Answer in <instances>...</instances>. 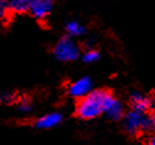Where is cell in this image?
Returning <instances> with one entry per match:
<instances>
[{"label":"cell","mask_w":155,"mask_h":145,"mask_svg":"<svg viewBox=\"0 0 155 145\" xmlns=\"http://www.w3.org/2000/svg\"><path fill=\"white\" fill-rule=\"evenodd\" d=\"M104 114H106L110 119L112 120H120L123 118L124 116V108L123 105L113 95H111L108 92L107 97H106V102H105V111Z\"/></svg>","instance_id":"6"},{"label":"cell","mask_w":155,"mask_h":145,"mask_svg":"<svg viewBox=\"0 0 155 145\" xmlns=\"http://www.w3.org/2000/svg\"><path fill=\"white\" fill-rule=\"evenodd\" d=\"M108 92L104 90H92L89 95L80 98L76 106V114L81 119H94L104 113L105 102Z\"/></svg>","instance_id":"1"},{"label":"cell","mask_w":155,"mask_h":145,"mask_svg":"<svg viewBox=\"0 0 155 145\" xmlns=\"http://www.w3.org/2000/svg\"><path fill=\"white\" fill-rule=\"evenodd\" d=\"M147 145H155V133L150 137V139L148 140V144Z\"/></svg>","instance_id":"16"},{"label":"cell","mask_w":155,"mask_h":145,"mask_svg":"<svg viewBox=\"0 0 155 145\" xmlns=\"http://www.w3.org/2000/svg\"><path fill=\"white\" fill-rule=\"evenodd\" d=\"M17 110L20 111L21 113H28L32 110V105H31V102L27 98H21V100H18V102H17Z\"/></svg>","instance_id":"13"},{"label":"cell","mask_w":155,"mask_h":145,"mask_svg":"<svg viewBox=\"0 0 155 145\" xmlns=\"http://www.w3.org/2000/svg\"><path fill=\"white\" fill-rule=\"evenodd\" d=\"M54 6L53 0H30L28 12L36 20H45L52 12Z\"/></svg>","instance_id":"5"},{"label":"cell","mask_w":155,"mask_h":145,"mask_svg":"<svg viewBox=\"0 0 155 145\" xmlns=\"http://www.w3.org/2000/svg\"><path fill=\"white\" fill-rule=\"evenodd\" d=\"M143 132L145 133H155V114L154 113H149L144 116V120H143Z\"/></svg>","instance_id":"12"},{"label":"cell","mask_w":155,"mask_h":145,"mask_svg":"<svg viewBox=\"0 0 155 145\" xmlns=\"http://www.w3.org/2000/svg\"><path fill=\"white\" fill-rule=\"evenodd\" d=\"M64 28H65L67 35L69 37H71V38L81 37V36H84L86 33L85 26L81 22L78 21V20H69V21H67Z\"/></svg>","instance_id":"9"},{"label":"cell","mask_w":155,"mask_h":145,"mask_svg":"<svg viewBox=\"0 0 155 145\" xmlns=\"http://www.w3.org/2000/svg\"><path fill=\"white\" fill-rule=\"evenodd\" d=\"M92 86H94L92 80L87 76H84V77H80V79L75 80L74 82H71L68 87V92L71 97L80 100L92 91Z\"/></svg>","instance_id":"4"},{"label":"cell","mask_w":155,"mask_h":145,"mask_svg":"<svg viewBox=\"0 0 155 145\" xmlns=\"http://www.w3.org/2000/svg\"><path fill=\"white\" fill-rule=\"evenodd\" d=\"M9 12L24 14L30 9V0H6Z\"/></svg>","instance_id":"10"},{"label":"cell","mask_w":155,"mask_h":145,"mask_svg":"<svg viewBox=\"0 0 155 145\" xmlns=\"http://www.w3.org/2000/svg\"><path fill=\"white\" fill-rule=\"evenodd\" d=\"M100 53H99V51H96L95 48H87L84 53H83V55H81V59H83V61L84 63H86V64H94V63H96V61H99L100 60Z\"/></svg>","instance_id":"11"},{"label":"cell","mask_w":155,"mask_h":145,"mask_svg":"<svg viewBox=\"0 0 155 145\" xmlns=\"http://www.w3.org/2000/svg\"><path fill=\"white\" fill-rule=\"evenodd\" d=\"M15 101V96L12 92H3L0 94V102L4 103V105H11Z\"/></svg>","instance_id":"14"},{"label":"cell","mask_w":155,"mask_h":145,"mask_svg":"<svg viewBox=\"0 0 155 145\" xmlns=\"http://www.w3.org/2000/svg\"><path fill=\"white\" fill-rule=\"evenodd\" d=\"M62 120H63V116L59 112H51L38 118L35 123V127L38 129H52L57 126H59Z\"/></svg>","instance_id":"8"},{"label":"cell","mask_w":155,"mask_h":145,"mask_svg":"<svg viewBox=\"0 0 155 145\" xmlns=\"http://www.w3.org/2000/svg\"><path fill=\"white\" fill-rule=\"evenodd\" d=\"M130 105H132V110L148 113L154 106V101L151 97L142 92H133L130 95Z\"/></svg>","instance_id":"7"},{"label":"cell","mask_w":155,"mask_h":145,"mask_svg":"<svg viewBox=\"0 0 155 145\" xmlns=\"http://www.w3.org/2000/svg\"><path fill=\"white\" fill-rule=\"evenodd\" d=\"M53 55L57 60L68 63V61H73L80 57V48L74 41V38L65 36L62 37L55 43L53 49Z\"/></svg>","instance_id":"2"},{"label":"cell","mask_w":155,"mask_h":145,"mask_svg":"<svg viewBox=\"0 0 155 145\" xmlns=\"http://www.w3.org/2000/svg\"><path fill=\"white\" fill-rule=\"evenodd\" d=\"M9 14V9H8V4H6V0H0V21L8 16Z\"/></svg>","instance_id":"15"},{"label":"cell","mask_w":155,"mask_h":145,"mask_svg":"<svg viewBox=\"0 0 155 145\" xmlns=\"http://www.w3.org/2000/svg\"><path fill=\"white\" fill-rule=\"evenodd\" d=\"M145 113L132 110L123 116V128L129 135H137L143 132V120Z\"/></svg>","instance_id":"3"}]
</instances>
